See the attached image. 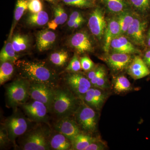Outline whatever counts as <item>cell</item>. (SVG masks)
Instances as JSON below:
<instances>
[{
    "label": "cell",
    "instance_id": "6da1fadb",
    "mask_svg": "<svg viewBox=\"0 0 150 150\" xmlns=\"http://www.w3.org/2000/svg\"><path fill=\"white\" fill-rule=\"evenodd\" d=\"M14 64L20 76L30 82L46 84L54 88L61 84L59 74L46 62L18 60Z\"/></svg>",
    "mask_w": 150,
    "mask_h": 150
},
{
    "label": "cell",
    "instance_id": "7a4b0ae2",
    "mask_svg": "<svg viewBox=\"0 0 150 150\" xmlns=\"http://www.w3.org/2000/svg\"><path fill=\"white\" fill-rule=\"evenodd\" d=\"M50 123H36L16 140V148L22 150H51Z\"/></svg>",
    "mask_w": 150,
    "mask_h": 150
},
{
    "label": "cell",
    "instance_id": "3957f363",
    "mask_svg": "<svg viewBox=\"0 0 150 150\" xmlns=\"http://www.w3.org/2000/svg\"><path fill=\"white\" fill-rule=\"evenodd\" d=\"M69 89L61 84L55 89L50 115L53 120L74 116L81 101Z\"/></svg>",
    "mask_w": 150,
    "mask_h": 150
},
{
    "label": "cell",
    "instance_id": "277c9868",
    "mask_svg": "<svg viewBox=\"0 0 150 150\" xmlns=\"http://www.w3.org/2000/svg\"><path fill=\"white\" fill-rule=\"evenodd\" d=\"M13 110L12 114L6 118L2 124L6 130L11 142L16 147L18 138L26 133L36 123L30 121L18 108Z\"/></svg>",
    "mask_w": 150,
    "mask_h": 150
},
{
    "label": "cell",
    "instance_id": "5b68a950",
    "mask_svg": "<svg viewBox=\"0 0 150 150\" xmlns=\"http://www.w3.org/2000/svg\"><path fill=\"white\" fill-rule=\"evenodd\" d=\"M30 82L24 78L19 77L6 87V100L8 107L13 109L19 107L30 99Z\"/></svg>",
    "mask_w": 150,
    "mask_h": 150
},
{
    "label": "cell",
    "instance_id": "8992f818",
    "mask_svg": "<svg viewBox=\"0 0 150 150\" xmlns=\"http://www.w3.org/2000/svg\"><path fill=\"white\" fill-rule=\"evenodd\" d=\"M82 132L91 135L97 127L98 115L93 108L81 100L80 103L74 115Z\"/></svg>",
    "mask_w": 150,
    "mask_h": 150
},
{
    "label": "cell",
    "instance_id": "52a82bcc",
    "mask_svg": "<svg viewBox=\"0 0 150 150\" xmlns=\"http://www.w3.org/2000/svg\"><path fill=\"white\" fill-rule=\"evenodd\" d=\"M61 83L81 99L92 87L90 81L86 76L79 72H68L64 76L62 83Z\"/></svg>",
    "mask_w": 150,
    "mask_h": 150
},
{
    "label": "cell",
    "instance_id": "ba28073f",
    "mask_svg": "<svg viewBox=\"0 0 150 150\" xmlns=\"http://www.w3.org/2000/svg\"><path fill=\"white\" fill-rule=\"evenodd\" d=\"M19 108L27 118L34 123H50L52 119L46 105L38 100L30 98Z\"/></svg>",
    "mask_w": 150,
    "mask_h": 150
},
{
    "label": "cell",
    "instance_id": "9c48e42d",
    "mask_svg": "<svg viewBox=\"0 0 150 150\" xmlns=\"http://www.w3.org/2000/svg\"><path fill=\"white\" fill-rule=\"evenodd\" d=\"M143 16L137 13L133 23L125 33V36L134 45L146 46V39L148 22Z\"/></svg>",
    "mask_w": 150,
    "mask_h": 150
},
{
    "label": "cell",
    "instance_id": "30bf717a",
    "mask_svg": "<svg viewBox=\"0 0 150 150\" xmlns=\"http://www.w3.org/2000/svg\"><path fill=\"white\" fill-rule=\"evenodd\" d=\"M107 25L105 9L100 6H97L90 15L88 21L89 29L98 40H101L103 37Z\"/></svg>",
    "mask_w": 150,
    "mask_h": 150
},
{
    "label": "cell",
    "instance_id": "8fae6325",
    "mask_svg": "<svg viewBox=\"0 0 150 150\" xmlns=\"http://www.w3.org/2000/svg\"><path fill=\"white\" fill-rule=\"evenodd\" d=\"M55 89L46 84L30 82V98L40 101L46 105L50 114L54 100Z\"/></svg>",
    "mask_w": 150,
    "mask_h": 150
},
{
    "label": "cell",
    "instance_id": "7c38bea8",
    "mask_svg": "<svg viewBox=\"0 0 150 150\" xmlns=\"http://www.w3.org/2000/svg\"><path fill=\"white\" fill-rule=\"evenodd\" d=\"M50 124L53 129L64 135L71 142L82 132L74 116L53 120Z\"/></svg>",
    "mask_w": 150,
    "mask_h": 150
},
{
    "label": "cell",
    "instance_id": "4fadbf2b",
    "mask_svg": "<svg viewBox=\"0 0 150 150\" xmlns=\"http://www.w3.org/2000/svg\"><path fill=\"white\" fill-rule=\"evenodd\" d=\"M69 44L78 54L91 53L94 50L91 38L85 30L79 31L72 35L69 40Z\"/></svg>",
    "mask_w": 150,
    "mask_h": 150
},
{
    "label": "cell",
    "instance_id": "5bb4252c",
    "mask_svg": "<svg viewBox=\"0 0 150 150\" xmlns=\"http://www.w3.org/2000/svg\"><path fill=\"white\" fill-rule=\"evenodd\" d=\"M104 59L109 67L115 71H120L127 69L133 60L130 54L114 52L107 55Z\"/></svg>",
    "mask_w": 150,
    "mask_h": 150
},
{
    "label": "cell",
    "instance_id": "9a60e30c",
    "mask_svg": "<svg viewBox=\"0 0 150 150\" xmlns=\"http://www.w3.org/2000/svg\"><path fill=\"white\" fill-rule=\"evenodd\" d=\"M106 19L107 25L103 35V49L105 53H108L110 50L112 40L121 35V30L116 16Z\"/></svg>",
    "mask_w": 150,
    "mask_h": 150
},
{
    "label": "cell",
    "instance_id": "2e32d148",
    "mask_svg": "<svg viewBox=\"0 0 150 150\" xmlns=\"http://www.w3.org/2000/svg\"><path fill=\"white\" fill-rule=\"evenodd\" d=\"M102 90L92 86L85 94L81 100L95 110H99L106 98L105 93Z\"/></svg>",
    "mask_w": 150,
    "mask_h": 150
},
{
    "label": "cell",
    "instance_id": "e0dca14e",
    "mask_svg": "<svg viewBox=\"0 0 150 150\" xmlns=\"http://www.w3.org/2000/svg\"><path fill=\"white\" fill-rule=\"evenodd\" d=\"M110 49L114 52L130 55L139 54L140 52L129 38L123 35H120L112 40Z\"/></svg>",
    "mask_w": 150,
    "mask_h": 150
},
{
    "label": "cell",
    "instance_id": "ac0fdd59",
    "mask_svg": "<svg viewBox=\"0 0 150 150\" xmlns=\"http://www.w3.org/2000/svg\"><path fill=\"white\" fill-rule=\"evenodd\" d=\"M128 74L134 79L145 77L150 74V70L140 56H135L128 68Z\"/></svg>",
    "mask_w": 150,
    "mask_h": 150
},
{
    "label": "cell",
    "instance_id": "d6986e66",
    "mask_svg": "<svg viewBox=\"0 0 150 150\" xmlns=\"http://www.w3.org/2000/svg\"><path fill=\"white\" fill-rule=\"evenodd\" d=\"M49 146L51 150H71L72 143L66 136L52 128Z\"/></svg>",
    "mask_w": 150,
    "mask_h": 150
},
{
    "label": "cell",
    "instance_id": "ffe728a7",
    "mask_svg": "<svg viewBox=\"0 0 150 150\" xmlns=\"http://www.w3.org/2000/svg\"><path fill=\"white\" fill-rule=\"evenodd\" d=\"M56 39V33L49 30H44L38 33L36 45L40 52L46 51L53 46Z\"/></svg>",
    "mask_w": 150,
    "mask_h": 150
},
{
    "label": "cell",
    "instance_id": "44dd1931",
    "mask_svg": "<svg viewBox=\"0 0 150 150\" xmlns=\"http://www.w3.org/2000/svg\"><path fill=\"white\" fill-rule=\"evenodd\" d=\"M105 10L115 16L131 9L126 0H100Z\"/></svg>",
    "mask_w": 150,
    "mask_h": 150
},
{
    "label": "cell",
    "instance_id": "7402d4cb",
    "mask_svg": "<svg viewBox=\"0 0 150 150\" xmlns=\"http://www.w3.org/2000/svg\"><path fill=\"white\" fill-rule=\"evenodd\" d=\"M137 13L131 8L115 16L121 28V35L126 33L133 23Z\"/></svg>",
    "mask_w": 150,
    "mask_h": 150
},
{
    "label": "cell",
    "instance_id": "603a6c76",
    "mask_svg": "<svg viewBox=\"0 0 150 150\" xmlns=\"http://www.w3.org/2000/svg\"><path fill=\"white\" fill-rule=\"evenodd\" d=\"M95 139L91 135L81 132L72 141L71 150H86Z\"/></svg>",
    "mask_w": 150,
    "mask_h": 150
},
{
    "label": "cell",
    "instance_id": "cb8c5ba5",
    "mask_svg": "<svg viewBox=\"0 0 150 150\" xmlns=\"http://www.w3.org/2000/svg\"><path fill=\"white\" fill-rule=\"evenodd\" d=\"M54 18L48 23V28L53 30H55L59 25L65 23L68 19V16L64 9L60 5L54 8Z\"/></svg>",
    "mask_w": 150,
    "mask_h": 150
},
{
    "label": "cell",
    "instance_id": "d4e9b609",
    "mask_svg": "<svg viewBox=\"0 0 150 150\" xmlns=\"http://www.w3.org/2000/svg\"><path fill=\"white\" fill-rule=\"evenodd\" d=\"M69 59V55L65 50L53 52L49 57V62L54 67L62 68L67 66Z\"/></svg>",
    "mask_w": 150,
    "mask_h": 150
},
{
    "label": "cell",
    "instance_id": "484cf974",
    "mask_svg": "<svg viewBox=\"0 0 150 150\" xmlns=\"http://www.w3.org/2000/svg\"><path fill=\"white\" fill-rule=\"evenodd\" d=\"M49 21V16L46 11H42L36 13H31L28 16L26 22L32 26H43Z\"/></svg>",
    "mask_w": 150,
    "mask_h": 150
},
{
    "label": "cell",
    "instance_id": "4316f807",
    "mask_svg": "<svg viewBox=\"0 0 150 150\" xmlns=\"http://www.w3.org/2000/svg\"><path fill=\"white\" fill-rule=\"evenodd\" d=\"M14 50L12 43L10 41H8L1 51V63L6 62L15 63L18 59V56Z\"/></svg>",
    "mask_w": 150,
    "mask_h": 150
},
{
    "label": "cell",
    "instance_id": "83f0119b",
    "mask_svg": "<svg viewBox=\"0 0 150 150\" xmlns=\"http://www.w3.org/2000/svg\"><path fill=\"white\" fill-rule=\"evenodd\" d=\"M0 67V84L2 85L9 80L14 72V63L6 62L1 63Z\"/></svg>",
    "mask_w": 150,
    "mask_h": 150
},
{
    "label": "cell",
    "instance_id": "f1b7e54d",
    "mask_svg": "<svg viewBox=\"0 0 150 150\" xmlns=\"http://www.w3.org/2000/svg\"><path fill=\"white\" fill-rule=\"evenodd\" d=\"M131 8L137 13L145 16L150 12V0H127Z\"/></svg>",
    "mask_w": 150,
    "mask_h": 150
},
{
    "label": "cell",
    "instance_id": "f546056e",
    "mask_svg": "<svg viewBox=\"0 0 150 150\" xmlns=\"http://www.w3.org/2000/svg\"><path fill=\"white\" fill-rule=\"evenodd\" d=\"M28 0H18L17 1L14 15L13 25L11 31V36L18 22L20 20L25 11L28 9Z\"/></svg>",
    "mask_w": 150,
    "mask_h": 150
},
{
    "label": "cell",
    "instance_id": "4dcf8cb0",
    "mask_svg": "<svg viewBox=\"0 0 150 150\" xmlns=\"http://www.w3.org/2000/svg\"><path fill=\"white\" fill-rule=\"evenodd\" d=\"M28 38L25 35L16 34L12 39V44L14 50L16 52L25 51L28 46Z\"/></svg>",
    "mask_w": 150,
    "mask_h": 150
},
{
    "label": "cell",
    "instance_id": "1f68e13d",
    "mask_svg": "<svg viewBox=\"0 0 150 150\" xmlns=\"http://www.w3.org/2000/svg\"><path fill=\"white\" fill-rule=\"evenodd\" d=\"M131 85L130 81L126 76H120L117 77L114 82V89L118 93L124 92L131 90Z\"/></svg>",
    "mask_w": 150,
    "mask_h": 150
},
{
    "label": "cell",
    "instance_id": "d6a6232c",
    "mask_svg": "<svg viewBox=\"0 0 150 150\" xmlns=\"http://www.w3.org/2000/svg\"><path fill=\"white\" fill-rule=\"evenodd\" d=\"M63 2L67 5L74 6L82 8H93L95 4L88 0H62Z\"/></svg>",
    "mask_w": 150,
    "mask_h": 150
},
{
    "label": "cell",
    "instance_id": "836d02e7",
    "mask_svg": "<svg viewBox=\"0 0 150 150\" xmlns=\"http://www.w3.org/2000/svg\"><path fill=\"white\" fill-rule=\"evenodd\" d=\"M81 69L80 59H79L76 54H75L69 64L66 67L65 71L68 72L76 73L79 72Z\"/></svg>",
    "mask_w": 150,
    "mask_h": 150
},
{
    "label": "cell",
    "instance_id": "e575fe53",
    "mask_svg": "<svg viewBox=\"0 0 150 150\" xmlns=\"http://www.w3.org/2000/svg\"><path fill=\"white\" fill-rule=\"evenodd\" d=\"M11 143L12 144L9 138L6 130L2 124H1L0 129V146L1 149L8 147Z\"/></svg>",
    "mask_w": 150,
    "mask_h": 150
},
{
    "label": "cell",
    "instance_id": "d590c367",
    "mask_svg": "<svg viewBox=\"0 0 150 150\" xmlns=\"http://www.w3.org/2000/svg\"><path fill=\"white\" fill-rule=\"evenodd\" d=\"M28 9L31 13L39 12L43 9V4L40 0H29Z\"/></svg>",
    "mask_w": 150,
    "mask_h": 150
},
{
    "label": "cell",
    "instance_id": "8d00e7d4",
    "mask_svg": "<svg viewBox=\"0 0 150 150\" xmlns=\"http://www.w3.org/2000/svg\"><path fill=\"white\" fill-rule=\"evenodd\" d=\"M80 62L82 69L86 71H90L95 67L93 62L88 56H84L81 57Z\"/></svg>",
    "mask_w": 150,
    "mask_h": 150
},
{
    "label": "cell",
    "instance_id": "74e56055",
    "mask_svg": "<svg viewBox=\"0 0 150 150\" xmlns=\"http://www.w3.org/2000/svg\"><path fill=\"white\" fill-rule=\"evenodd\" d=\"M105 148V144L101 141L96 138L94 141L89 145L86 150H104Z\"/></svg>",
    "mask_w": 150,
    "mask_h": 150
},
{
    "label": "cell",
    "instance_id": "f35d334b",
    "mask_svg": "<svg viewBox=\"0 0 150 150\" xmlns=\"http://www.w3.org/2000/svg\"><path fill=\"white\" fill-rule=\"evenodd\" d=\"M107 79L106 72H105L99 78V79L98 80L95 86L94 87L103 90L107 87Z\"/></svg>",
    "mask_w": 150,
    "mask_h": 150
},
{
    "label": "cell",
    "instance_id": "ab89813d",
    "mask_svg": "<svg viewBox=\"0 0 150 150\" xmlns=\"http://www.w3.org/2000/svg\"><path fill=\"white\" fill-rule=\"evenodd\" d=\"M105 71L104 68L102 67H99L98 71L97 72L96 74L94 76V77L90 80L92 86L93 87L95 86L98 80L100 78L101 76L103 74V73L105 72Z\"/></svg>",
    "mask_w": 150,
    "mask_h": 150
},
{
    "label": "cell",
    "instance_id": "60d3db41",
    "mask_svg": "<svg viewBox=\"0 0 150 150\" xmlns=\"http://www.w3.org/2000/svg\"><path fill=\"white\" fill-rule=\"evenodd\" d=\"M143 59L146 64L150 70V48L145 52Z\"/></svg>",
    "mask_w": 150,
    "mask_h": 150
},
{
    "label": "cell",
    "instance_id": "b9f144b4",
    "mask_svg": "<svg viewBox=\"0 0 150 150\" xmlns=\"http://www.w3.org/2000/svg\"><path fill=\"white\" fill-rule=\"evenodd\" d=\"M82 17H83L82 16L80 12L77 11H75L73 12L71 14L69 20L73 21H76L78 20L79 19Z\"/></svg>",
    "mask_w": 150,
    "mask_h": 150
},
{
    "label": "cell",
    "instance_id": "7bdbcfd3",
    "mask_svg": "<svg viewBox=\"0 0 150 150\" xmlns=\"http://www.w3.org/2000/svg\"><path fill=\"white\" fill-rule=\"evenodd\" d=\"M100 66L98 67H94L92 69L88 71L87 74L86 75V76L88 78L90 81L92 79H93L96 74L97 72L98 71V69H99Z\"/></svg>",
    "mask_w": 150,
    "mask_h": 150
},
{
    "label": "cell",
    "instance_id": "ee69618b",
    "mask_svg": "<svg viewBox=\"0 0 150 150\" xmlns=\"http://www.w3.org/2000/svg\"><path fill=\"white\" fill-rule=\"evenodd\" d=\"M146 45L148 47L150 48V28L148 30V32H147L146 39Z\"/></svg>",
    "mask_w": 150,
    "mask_h": 150
},
{
    "label": "cell",
    "instance_id": "f6af8a7d",
    "mask_svg": "<svg viewBox=\"0 0 150 150\" xmlns=\"http://www.w3.org/2000/svg\"><path fill=\"white\" fill-rule=\"evenodd\" d=\"M77 21H73L69 20V21L67 22V25H68V26L70 28H73L75 23H76V22Z\"/></svg>",
    "mask_w": 150,
    "mask_h": 150
},
{
    "label": "cell",
    "instance_id": "bcb514c9",
    "mask_svg": "<svg viewBox=\"0 0 150 150\" xmlns=\"http://www.w3.org/2000/svg\"><path fill=\"white\" fill-rule=\"evenodd\" d=\"M88 1L94 3V4H96V0H88Z\"/></svg>",
    "mask_w": 150,
    "mask_h": 150
},
{
    "label": "cell",
    "instance_id": "7dc6e473",
    "mask_svg": "<svg viewBox=\"0 0 150 150\" xmlns=\"http://www.w3.org/2000/svg\"><path fill=\"white\" fill-rule=\"evenodd\" d=\"M46 1H48L53 2L56 1V0H46Z\"/></svg>",
    "mask_w": 150,
    "mask_h": 150
},
{
    "label": "cell",
    "instance_id": "c3c4849f",
    "mask_svg": "<svg viewBox=\"0 0 150 150\" xmlns=\"http://www.w3.org/2000/svg\"><path fill=\"white\" fill-rule=\"evenodd\" d=\"M126 1H127V0H126Z\"/></svg>",
    "mask_w": 150,
    "mask_h": 150
},
{
    "label": "cell",
    "instance_id": "681fc988",
    "mask_svg": "<svg viewBox=\"0 0 150 150\" xmlns=\"http://www.w3.org/2000/svg\"></svg>",
    "mask_w": 150,
    "mask_h": 150
}]
</instances>
